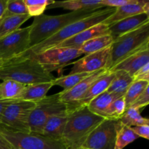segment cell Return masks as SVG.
Wrapping results in <instances>:
<instances>
[{"mask_svg":"<svg viewBox=\"0 0 149 149\" xmlns=\"http://www.w3.org/2000/svg\"><path fill=\"white\" fill-rule=\"evenodd\" d=\"M79 149H89V148H84V147H81V148H79Z\"/></svg>","mask_w":149,"mask_h":149,"instance_id":"42","label":"cell"},{"mask_svg":"<svg viewBox=\"0 0 149 149\" xmlns=\"http://www.w3.org/2000/svg\"><path fill=\"white\" fill-rule=\"evenodd\" d=\"M15 149H17V148H15Z\"/></svg>","mask_w":149,"mask_h":149,"instance_id":"43","label":"cell"},{"mask_svg":"<svg viewBox=\"0 0 149 149\" xmlns=\"http://www.w3.org/2000/svg\"><path fill=\"white\" fill-rule=\"evenodd\" d=\"M113 42V38L110 34L97 36L85 42L79 49L82 54L88 55L109 47L112 45Z\"/></svg>","mask_w":149,"mask_h":149,"instance_id":"26","label":"cell"},{"mask_svg":"<svg viewBox=\"0 0 149 149\" xmlns=\"http://www.w3.org/2000/svg\"><path fill=\"white\" fill-rule=\"evenodd\" d=\"M110 51L111 46L98 52L85 55V56L73 63V68L70 74H92L99 70L106 69L110 57Z\"/></svg>","mask_w":149,"mask_h":149,"instance_id":"12","label":"cell"},{"mask_svg":"<svg viewBox=\"0 0 149 149\" xmlns=\"http://www.w3.org/2000/svg\"><path fill=\"white\" fill-rule=\"evenodd\" d=\"M132 130L138 135L145 139H149V125H138V126L131 127Z\"/></svg>","mask_w":149,"mask_h":149,"instance_id":"37","label":"cell"},{"mask_svg":"<svg viewBox=\"0 0 149 149\" xmlns=\"http://www.w3.org/2000/svg\"><path fill=\"white\" fill-rule=\"evenodd\" d=\"M148 86L149 82L146 81H134L131 84L124 95L126 109L130 107L131 105Z\"/></svg>","mask_w":149,"mask_h":149,"instance_id":"29","label":"cell"},{"mask_svg":"<svg viewBox=\"0 0 149 149\" xmlns=\"http://www.w3.org/2000/svg\"><path fill=\"white\" fill-rule=\"evenodd\" d=\"M149 63V45H146L138 52L127 57L125 59L115 65L111 71H116L119 70L126 71L131 77L146 64Z\"/></svg>","mask_w":149,"mask_h":149,"instance_id":"15","label":"cell"},{"mask_svg":"<svg viewBox=\"0 0 149 149\" xmlns=\"http://www.w3.org/2000/svg\"><path fill=\"white\" fill-rule=\"evenodd\" d=\"M10 101H11V100H1V99H0V118H1V113H2V111L3 110H4V109Z\"/></svg>","mask_w":149,"mask_h":149,"instance_id":"40","label":"cell"},{"mask_svg":"<svg viewBox=\"0 0 149 149\" xmlns=\"http://www.w3.org/2000/svg\"><path fill=\"white\" fill-rule=\"evenodd\" d=\"M0 149H15L13 146L0 133Z\"/></svg>","mask_w":149,"mask_h":149,"instance_id":"38","label":"cell"},{"mask_svg":"<svg viewBox=\"0 0 149 149\" xmlns=\"http://www.w3.org/2000/svg\"><path fill=\"white\" fill-rule=\"evenodd\" d=\"M115 10H116L115 8H108V7L97 10L92 15L68 25L48 39H45L43 42H40L32 47L29 48L23 53L20 54L16 58L32 56L45 52L51 48L55 47L59 44L78 34L80 32L92 26L103 23L106 19L110 17L114 13Z\"/></svg>","mask_w":149,"mask_h":149,"instance_id":"3","label":"cell"},{"mask_svg":"<svg viewBox=\"0 0 149 149\" xmlns=\"http://www.w3.org/2000/svg\"><path fill=\"white\" fill-rule=\"evenodd\" d=\"M101 0H68V1H58L54 3L47 8H61L71 11H79V10H97L103 8L100 4Z\"/></svg>","mask_w":149,"mask_h":149,"instance_id":"21","label":"cell"},{"mask_svg":"<svg viewBox=\"0 0 149 149\" xmlns=\"http://www.w3.org/2000/svg\"><path fill=\"white\" fill-rule=\"evenodd\" d=\"M30 17L29 15L3 17L0 20V39L20 29L21 25Z\"/></svg>","mask_w":149,"mask_h":149,"instance_id":"24","label":"cell"},{"mask_svg":"<svg viewBox=\"0 0 149 149\" xmlns=\"http://www.w3.org/2000/svg\"><path fill=\"white\" fill-rule=\"evenodd\" d=\"M125 111H126V106H125L124 96L118 97L111 105L108 113L107 119H115V120L119 119Z\"/></svg>","mask_w":149,"mask_h":149,"instance_id":"33","label":"cell"},{"mask_svg":"<svg viewBox=\"0 0 149 149\" xmlns=\"http://www.w3.org/2000/svg\"><path fill=\"white\" fill-rule=\"evenodd\" d=\"M114 77V71H106L103 76H101L98 79L96 80L92 84V86L90 87L87 93L84 95V97L77 103V104L74 106V108L71 111L78 109V108L83 107V106H87L93 99L95 98L96 97L100 95V94L103 93L104 92H106L108 87H109V85L111 83V81H113Z\"/></svg>","mask_w":149,"mask_h":149,"instance_id":"17","label":"cell"},{"mask_svg":"<svg viewBox=\"0 0 149 149\" xmlns=\"http://www.w3.org/2000/svg\"><path fill=\"white\" fill-rule=\"evenodd\" d=\"M147 22H149V15L145 13L136 15L109 26V33L114 40L125 33L138 29Z\"/></svg>","mask_w":149,"mask_h":149,"instance_id":"16","label":"cell"},{"mask_svg":"<svg viewBox=\"0 0 149 149\" xmlns=\"http://www.w3.org/2000/svg\"><path fill=\"white\" fill-rule=\"evenodd\" d=\"M0 133L17 149H67L62 141L33 133H21L0 127Z\"/></svg>","mask_w":149,"mask_h":149,"instance_id":"8","label":"cell"},{"mask_svg":"<svg viewBox=\"0 0 149 149\" xmlns=\"http://www.w3.org/2000/svg\"><path fill=\"white\" fill-rule=\"evenodd\" d=\"M147 2L148 1L145 0H134L130 4L116 8L114 13L110 17L106 19L103 23L109 26L123 19L141 13H145L144 6Z\"/></svg>","mask_w":149,"mask_h":149,"instance_id":"19","label":"cell"},{"mask_svg":"<svg viewBox=\"0 0 149 149\" xmlns=\"http://www.w3.org/2000/svg\"><path fill=\"white\" fill-rule=\"evenodd\" d=\"M26 85L13 80H4L0 83V99L1 100H17L23 93Z\"/></svg>","mask_w":149,"mask_h":149,"instance_id":"25","label":"cell"},{"mask_svg":"<svg viewBox=\"0 0 149 149\" xmlns=\"http://www.w3.org/2000/svg\"><path fill=\"white\" fill-rule=\"evenodd\" d=\"M122 125L119 119H105L90 134L82 147L89 149H114L118 130Z\"/></svg>","mask_w":149,"mask_h":149,"instance_id":"9","label":"cell"},{"mask_svg":"<svg viewBox=\"0 0 149 149\" xmlns=\"http://www.w3.org/2000/svg\"><path fill=\"white\" fill-rule=\"evenodd\" d=\"M68 113L66 104L60 98V93L46 96L37 102L29 117L30 133L40 135L49 118L55 115Z\"/></svg>","mask_w":149,"mask_h":149,"instance_id":"7","label":"cell"},{"mask_svg":"<svg viewBox=\"0 0 149 149\" xmlns=\"http://www.w3.org/2000/svg\"><path fill=\"white\" fill-rule=\"evenodd\" d=\"M52 87H53L52 81L26 85L17 100L37 103L46 97Z\"/></svg>","mask_w":149,"mask_h":149,"instance_id":"20","label":"cell"},{"mask_svg":"<svg viewBox=\"0 0 149 149\" xmlns=\"http://www.w3.org/2000/svg\"><path fill=\"white\" fill-rule=\"evenodd\" d=\"M53 0H24L27 13L30 17L43 15L47 7L54 3Z\"/></svg>","mask_w":149,"mask_h":149,"instance_id":"31","label":"cell"},{"mask_svg":"<svg viewBox=\"0 0 149 149\" xmlns=\"http://www.w3.org/2000/svg\"><path fill=\"white\" fill-rule=\"evenodd\" d=\"M96 11L79 10L58 15L43 14L34 17L30 25V47L48 39L68 25L92 15Z\"/></svg>","mask_w":149,"mask_h":149,"instance_id":"4","label":"cell"},{"mask_svg":"<svg viewBox=\"0 0 149 149\" xmlns=\"http://www.w3.org/2000/svg\"><path fill=\"white\" fill-rule=\"evenodd\" d=\"M134 0H101L100 4L103 7L108 8H118L126 4H130Z\"/></svg>","mask_w":149,"mask_h":149,"instance_id":"35","label":"cell"},{"mask_svg":"<svg viewBox=\"0 0 149 149\" xmlns=\"http://www.w3.org/2000/svg\"><path fill=\"white\" fill-rule=\"evenodd\" d=\"M23 15H28L24 0H8L3 17Z\"/></svg>","mask_w":149,"mask_h":149,"instance_id":"32","label":"cell"},{"mask_svg":"<svg viewBox=\"0 0 149 149\" xmlns=\"http://www.w3.org/2000/svg\"><path fill=\"white\" fill-rule=\"evenodd\" d=\"M149 45V22L113 40L106 70L111 71L129 55Z\"/></svg>","mask_w":149,"mask_h":149,"instance_id":"5","label":"cell"},{"mask_svg":"<svg viewBox=\"0 0 149 149\" xmlns=\"http://www.w3.org/2000/svg\"><path fill=\"white\" fill-rule=\"evenodd\" d=\"M104 119L90 111L87 106L68 112V119L63 134L62 142L67 149L81 148L90 134Z\"/></svg>","mask_w":149,"mask_h":149,"instance_id":"1","label":"cell"},{"mask_svg":"<svg viewBox=\"0 0 149 149\" xmlns=\"http://www.w3.org/2000/svg\"><path fill=\"white\" fill-rule=\"evenodd\" d=\"M107 71L108 70L106 69H102L92 73L90 76L84 79L74 87L65 91L63 90L60 93V98L63 103L66 104L68 112L71 111L74 109L77 103L87 93L92 84Z\"/></svg>","mask_w":149,"mask_h":149,"instance_id":"13","label":"cell"},{"mask_svg":"<svg viewBox=\"0 0 149 149\" xmlns=\"http://www.w3.org/2000/svg\"><path fill=\"white\" fill-rule=\"evenodd\" d=\"M36 104L26 100H11L3 110L0 127L13 132L30 133L29 117Z\"/></svg>","mask_w":149,"mask_h":149,"instance_id":"6","label":"cell"},{"mask_svg":"<svg viewBox=\"0 0 149 149\" xmlns=\"http://www.w3.org/2000/svg\"><path fill=\"white\" fill-rule=\"evenodd\" d=\"M114 73V78L106 92L122 97L125 95L127 90L134 81L133 77L126 71L122 70L116 71Z\"/></svg>","mask_w":149,"mask_h":149,"instance_id":"23","label":"cell"},{"mask_svg":"<svg viewBox=\"0 0 149 149\" xmlns=\"http://www.w3.org/2000/svg\"><path fill=\"white\" fill-rule=\"evenodd\" d=\"M139 137L132 130L131 127L122 125L118 130L114 149H123Z\"/></svg>","mask_w":149,"mask_h":149,"instance_id":"30","label":"cell"},{"mask_svg":"<svg viewBox=\"0 0 149 149\" xmlns=\"http://www.w3.org/2000/svg\"><path fill=\"white\" fill-rule=\"evenodd\" d=\"M68 119V113L51 116L45 123L40 135L52 140L62 141L63 134Z\"/></svg>","mask_w":149,"mask_h":149,"instance_id":"18","label":"cell"},{"mask_svg":"<svg viewBox=\"0 0 149 149\" xmlns=\"http://www.w3.org/2000/svg\"><path fill=\"white\" fill-rule=\"evenodd\" d=\"M90 74H91L88 73H79V74H69L66 76H62L58 78L54 79L52 81V85L60 86L63 88V91H65L74 87Z\"/></svg>","mask_w":149,"mask_h":149,"instance_id":"28","label":"cell"},{"mask_svg":"<svg viewBox=\"0 0 149 149\" xmlns=\"http://www.w3.org/2000/svg\"><path fill=\"white\" fill-rule=\"evenodd\" d=\"M8 0H0V20L2 18L4 13H5L7 4Z\"/></svg>","mask_w":149,"mask_h":149,"instance_id":"39","label":"cell"},{"mask_svg":"<svg viewBox=\"0 0 149 149\" xmlns=\"http://www.w3.org/2000/svg\"><path fill=\"white\" fill-rule=\"evenodd\" d=\"M119 120L122 125L130 127L138 125H149L148 119L143 117L141 114V111L133 107L127 109Z\"/></svg>","mask_w":149,"mask_h":149,"instance_id":"27","label":"cell"},{"mask_svg":"<svg viewBox=\"0 0 149 149\" xmlns=\"http://www.w3.org/2000/svg\"><path fill=\"white\" fill-rule=\"evenodd\" d=\"M149 86L146 88V90L141 93V95L135 100L130 107L135 108L141 110L143 108L146 107L149 104Z\"/></svg>","mask_w":149,"mask_h":149,"instance_id":"34","label":"cell"},{"mask_svg":"<svg viewBox=\"0 0 149 149\" xmlns=\"http://www.w3.org/2000/svg\"><path fill=\"white\" fill-rule=\"evenodd\" d=\"M3 63H4V61H1V60H0V67H1V65H2Z\"/></svg>","mask_w":149,"mask_h":149,"instance_id":"41","label":"cell"},{"mask_svg":"<svg viewBox=\"0 0 149 149\" xmlns=\"http://www.w3.org/2000/svg\"><path fill=\"white\" fill-rule=\"evenodd\" d=\"M118 97H120V96L104 92L93 99L87 106L93 113L104 119H107L111 105Z\"/></svg>","mask_w":149,"mask_h":149,"instance_id":"22","label":"cell"},{"mask_svg":"<svg viewBox=\"0 0 149 149\" xmlns=\"http://www.w3.org/2000/svg\"><path fill=\"white\" fill-rule=\"evenodd\" d=\"M0 79H10L29 85L52 81L54 78L31 57L15 58L0 67Z\"/></svg>","mask_w":149,"mask_h":149,"instance_id":"2","label":"cell"},{"mask_svg":"<svg viewBox=\"0 0 149 149\" xmlns=\"http://www.w3.org/2000/svg\"><path fill=\"white\" fill-rule=\"evenodd\" d=\"M79 49L68 47H54L37 55L29 56L36 60L47 72L63 68L74 58L82 55Z\"/></svg>","mask_w":149,"mask_h":149,"instance_id":"10","label":"cell"},{"mask_svg":"<svg viewBox=\"0 0 149 149\" xmlns=\"http://www.w3.org/2000/svg\"><path fill=\"white\" fill-rule=\"evenodd\" d=\"M108 34H110L109 26L105 23H101L80 32L78 34L59 44L55 47H68L80 49V47L85 42H88L90 39L97 37V36Z\"/></svg>","mask_w":149,"mask_h":149,"instance_id":"14","label":"cell"},{"mask_svg":"<svg viewBox=\"0 0 149 149\" xmlns=\"http://www.w3.org/2000/svg\"><path fill=\"white\" fill-rule=\"evenodd\" d=\"M30 26L20 28L0 39V60L10 61L30 47Z\"/></svg>","mask_w":149,"mask_h":149,"instance_id":"11","label":"cell"},{"mask_svg":"<svg viewBox=\"0 0 149 149\" xmlns=\"http://www.w3.org/2000/svg\"><path fill=\"white\" fill-rule=\"evenodd\" d=\"M133 79L134 81H146L149 82V63L134 74Z\"/></svg>","mask_w":149,"mask_h":149,"instance_id":"36","label":"cell"}]
</instances>
